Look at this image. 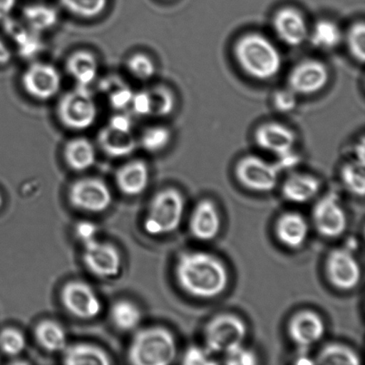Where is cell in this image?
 Instances as JSON below:
<instances>
[{
  "label": "cell",
  "instance_id": "6da1fadb",
  "mask_svg": "<svg viewBox=\"0 0 365 365\" xmlns=\"http://www.w3.org/2000/svg\"><path fill=\"white\" fill-rule=\"evenodd\" d=\"M175 277L185 293L198 299H213L225 291L228 272L217 257L202 252L182 253L175 267Z\"/></svg>",
  "mask_w": 365,
  "mask_h": 365
},
{
  "label": "cell",
  "instance_id": "7a4b0ae2",
  "mask_svg": "<svg viewBox=\"0 0 365 365\" xmlns=\"http://www.w3.org/2000/svg\"><path fill=\"white\" fill-rule=\"evenodd\" d=\"M232 53L243 73L254 80L269 81L282 69V56L277 46L259 32L241 36L235 41Z\"/></svg>",
  "mask_w": 365,
  "mask_h": 365
},
{
  "label": "cell",
  "instance_id": "3957f363",
  "mask_svg": "<svg viewBox=\"0 0 365 365\" xmlns=\"http://www.w3.org/2000/svg\"><path fill=\"white\" fill-rule=\"evenodd\" d=\"M178 352L173 332L162 327L142 329L132 339L128 351V362L135 365L173 364Z\"/></svg>",
  "mask_w": 365,
  "mask_h": 365
},
{
  "label": "cell",
  "instance_id": "277c9868",
  "mask_svg": "<svg viewBox=\"0 0 365 365\" xmlns=\"http://www.w3.org/2000/svg\"><path fill=\"white\" fill-rule=\"evenodd\" d=\"M185 211V200L175 188L163 189L153 197L144 220L146 234L163 236L177 230Z\"/></svg>",
  "mask_w": 365,
  "mask_h": 365
},
{
  "label": "cell",
  "instance_id": "5b68a950",
  "mask_svg": "<svg viewBox=\"0 0 365 365\" xmlns=\"http://www.w3.org/2000/svg\"><path fill=\"white\" fill-rule=\"evenodd\" d=\"M56 117L67 130L84 131L98 119V106L88 87H77L64 93L57 102Z\"/></svg>",
  "mask_w": 365,
  "mask_h": 365
},
{
  "label": "cell",
  "instance_id": "8992f818",
  "mask_svg": "<svg viewBox=\"0 0 365 365\" xmlns=\"http://www.w3.org/2000/svg\"><path fill=\"white\" fill-rule=\"evenodd\" d=\"M247 328L242 319L235 314H222L215 317L204 329L205 349L212 354H227L242 345Z\"/></svg>",
  "mask_w": 365,
  "mask_h": 365
},
{
  "label": "cell",
  "instance_id": "52a82bcc",
  "mask_svg": "<svg viewBox=\"0 0 365 365\" xmlns=\"http://www.w3.org/2000/svg\"><path fill=\"white\" fill-rule=\"evenodd\" d=\"M280 163H270L254 155L243 156L235 168L238 182L254 192H270L277 186L281 171Z\"/></svg>",
  "mask_w": 365,
  "mask_h": 365
},
{
  "label": "cell",
  "instance_id": "ba28073f",
  "mask_svg": "<svg viewBox=\"0 0 365 365\" xmlns=\"http://www.w3.org/2000/svg\"><path fill=\"white\" fill-rule=\"evenodd\" d=\"M21 84L30 98L46 102L58 94L62 86V77L53 64L34 62L24 71Z\"/></svg>",
  "mask_w": 365,
  "mask_h": 365
},
{
  "label": "cell",
  "instance_id": "9c48e42d",
  "mask_svg": "<svg viewBox=\"0 0 365 365\" xmlns=\"http://www.w3.org/2000/svg\"><path fill=\"white\" fill-rule=\"evenodd\" d=\"M75 209L89 213H101L109 209L113 195L109 186L98 178H84L71 185L68 195Z\"/></svg>",
  "mask_w": 365,
  "mask_h": 365
},
{
  "label": "cell",
  "instance_id": "30bf717a",
  "mask_svg": "<svg viewBox=\"0 0 365 365\" xmlns=\"http://www.w3.org/2000/svg\"><path fill=\"white\" fill-rule=\"evenodd\" d=\"M330 81V71L324 62L305 59L289 71L287 87L299 96H312L323 91Z\"/></svg>",
  "mask_w": 365,
  "mask_h": 365
},
{
  "label": "cell",
  "instance_id": "8fae6325",
  "mask_svg": "<svg viewBox=\"0 0 365 365\" xmlns=\"http://www.w3.org/2000/svg\"><path fill=\"white\" fill-rule=\"evenodd\" d=\"M64 309L81 320H92L102 311V302L87 282L71 281L63 286L60 295Z\"/></svg>",
  "mask_w": 365,
  "mask_h": 365
},
{
  "label": "cell",
  "instance_id": "7c38bea8",
  "mask_svg": "<svg viewBox=\"0 0 365 365\" xmlns=\"http://www.w3.org/2000/svg\"><path fill=\"white\" fill-rule=\"evenodd\" d=\"M83 262L91 274L99 278H113L120 274L123 259L112 243L96 239L83 246Z\"/></svg>",
  "mask_w": 365,
  "mask_h": 365
},
{
  "label": "cell",
  "instance_id": "4fadbf2b",
  "mask_svg": "<svg viewBox=\"0 0 365 365\" xmlns=\"http://www.w3.org/2000/svg\"><path fill=\"white\" fill-rule=\"evenodd\" d=\"M312 218L314 227L325 238L339 237L348 225L345 211L334 193H328L314 205Z\"/></svg>",
  "mask_w": 365,
  "mask_h": 365
},
{
  "label": "cell",
  "instance_id": "5bb4252c",
  "mask_svg": "<svg viewBox=\"0 0 365 365\" xmlns=\"http://www.w3.org/2000/svg\"><path fill=\"white\" fill-rule=\"evenodd\" d=\"M328 280L335 288L350 291L359 284L361 268L351 250L335 249L329 254L325 263Z\"/></svg>",
  "mask_w": 365,
  "mask_h": 365
},
{
  "label": "cell",
  "instance_id": "9a60e30c",
  "mask_svg": "<svg viewBox=\"0 0 365 365\" xmlns=\"http://www.w3.org/2000/svg\"><path fill=\"white\" fill-rule=\"evenodd\" d=\"M254 141L263 151L282 157L293 152L298 137L295 131L286 125L277 121H267L256 128Z\"/></svg>",
  "mask_w": 365,
  "mask_h": 365
},
{
  "label": "cell",
  "instance_id": "2e32d148",
  "mask_svg": "<svg viewBox=\"0 0 365 365\" xmlns=\"http://www.w3.org/2000/svg\"><path fill=\"white\" fill-rule=\"evenodd\" d=\"M275 35L284 44L292 48L303 45L309 39V28L305 16L292 6L282 7L272 19Z\"/></svg>",
  "mask_w": 365,
  "mask_h": 365
},
{
  "label": "cell",
  "instance_id": "e0dca14e",
  "mask_svg": "<svg viewBox=\"0 0 365 365\" xmlns=\"http://www.w3.org/2000/svg\"><path fill=\"white\" fill-rule=\"evenodd\" d=\"M325 327L319 314L314 311L303 310L291 318L288 334L292 341L300 348H309L323 339Z\"/></svg>",
  "mask_w": 365,
  "mask_h": 365
},
{
  "label": "cell",
  "instance_id": "ac0fdd59",
  "mask_svg": "<svg viewBox=\"0 0 365 365\" xmlns=\"http://www.w3.org/2000/svg\"><path fill=\"white\" fill-rule=\"evenodd\" d=\"M221 220L217 207L210 200H202L192 210L189 230L199 241H211L220 231Z\"/></svg>",
  "mask_w": 365,
  "mask_h": 365
},
{
  "label": "cell",
  "instance_id": "d6986e66",
  "mask_svg": "<svg viewBox=\"0 0 365 365\" xmlns=\"http://www.w3.org/2000/svg\"><path fill=\"white\" fill-rule=\"evenodd\" d=\"M150 170L142 160H133L118 169L115 182L120 192L127 196H138L148 188Z\"/></svg>",
  "mask_w": 365,
  "mask_h": 365
},
{
  "label": "cell",
  "instance_id": "ffe728a7",
  "mask_svg": "<svg viewBox=\"0 0 365 365\" xmlns=\"http://www.w3.org/2000/svg\"><path fill=\"white\" fill-rule=\"evenodd\" d=\"M98 144L110 158L120 159L131 155L137 150L138 141L132 131L115 130L107 125L98 132Z\"/></svg>",
  "mask_w": 365,
  "mask_h": 365
},
{
  "label": "cell",
  "instance_id": "44dd1931",
  "mask_svg": "<svg viewBox=\"0 0 365 365\" xmlns=\"http://www.w3.org/2000/svg\"><path fill=\"white\" fill-rule=\"evenodd\" d=\"M309 228L305 217L297 212L282 214L275 225V235L288 248L298 249L307 241Z\"/></svg>",
  "mask_w": 365,
  "mask_h": 365
},
{
  "label": "cell",
  "instance_id": "7402d4cb",
  "mask_svg": "<svg viewBox=\"0 0 365 365\" xmlns=\"http://www.w3.org/2000/svg\"><path fill=\"white\" fill-rule=\"evenodd\" d=\"M66 68L68 74L78 86L89 87L98 78L99 64L94 53L89 50H76L67 57Z\"/></svg>",
  "mask_w": 365,
  "mask_h": 365
},
{
  "label": "cell",
  "instance_id": "603a6c76",
  "mask_svg": "<svg viewBox=\"0 0 365 365\" xmlns=\"http://www.w3.org/2000/svg\"><path fill=\"white\" fill-rule=\"evenodd\" d=\"M321 189L319 178L307 173H292L282 186V196L293 203H305L314 198Z\"/></svg>",
  "mask_w": 365,
  "mask_h": 365
},
{
  "label": "cell",
  "instance_id": "cb8c5ba5",
  "mask_svg": "<svg viewBox=\"0 0 365 365\" xmlns=\"http://www.w3.org/2000/svg\"><path fill=\"white\" fill-rule=\"evenodd\" d=\"M63 153L66 165L77 173L91 169L96 160L95 146L86 138L70 139L64 145Z\"/></svg>",
  "mask_w": 365,
  "mask_h": 365
},
{
  "label": "cell",
  "instance_id": "d4e9b609",
  "mask_svg": "<svg viewBox=\"0 0 365 365\" xmlns=\"http://www.w3.org/2000/svg\"><path fill=\"white\" fill-rule=\"evenodd\" d=\"M3 21L6 34L13 39L21 57L31 59L42 51L43 43L37 32L30 30L26 25L9 19V17Z\"/></svg>",
  "mask_w": 365,
  "mask_h": 365
},
{
  "label": "cell",
  "instance_id": "484cf974",
  "mask_svg": "<svg viewBox=\"0 0 365 365\" xmlns=\"http://www.w3.org/2000/svg\"><path fill=\"white\" fill-rule=\"evenodd\" d=\"M63 363L69 365H108L112 360L99 346L89 343H76L63 350Z\"/></svg>",
  "mask_w": 365,
  "mask_h": 365
},
{
  "label": "cell",
  "instance_id": "4316f807",
  "mask_svg": "<svg viewBox=\"0 0 365 365\" xmlns=\"http://www.w3.org/2000/svg\"><path fill=\"white\" fill-rule=\"evenodd\" d=\"M23 19L30 30L41 34L55 27L59 16L55 7L46 4H31L24 6Z\"/></svg>",
  "mask_w": 365,
  "mask_h": 365
},
{
  "label": "cell",
  "instance_id": "83f0119b",
  "mask_svg": "<svg viewBox=\"0 0 365 365\" xmlns=\"http://www.w3.org/2000/svg\"><path fill=\"white\" fill-rule=\"evenodd\" d=\"M341 29L335 21L321 19L309 31V39L314 48L330 51L337 48L343 41Z\"/></svg>",
  "mask_w": 365,
  "mask_h": 365
},
{
  "label": "cell",
  "instance_id": "f1b7e54d",
  "mask_svg": "<svg viewBox=\"0 0 365 365\" xmlns=\"http://www.w3.org/2000/svg\"><path fill=\"white\" fill-rule=\"evenodd\" d=\"M36 341L48 352L63 351L67 346V336L62 325L55 321L41 322L35 328Z\"/></svg>",
  "mask_w": 365,
  "mask_h": 365
},
{
  "label": "cell",
  "instance_id": "f546056e",
  "mask_svg": "<svg viewBox=\"0 0 365 365\" xmlns=\"http://www.w3.org/2000/svg\"><path fill=\"white\" fill-rule=\"evenodd\" d=\"M99 89L106 96L113 109L121 112L130 106L134 92L120 77L109 76L103 78L100 81Z\"/></svg>",
  "mask_w": 365,
  "mask_h": 365
},
{
  "label": "cell",
  "instance_id": "4dcf8cb0",
  "mask_svg": "<svg viewBox=\"0 0 365 365\" xmlns=\"http://www.w3.org/2000/svg\"><path fill=\"white\" fill-rule=\"evenodd\" d=\"M110 319L118 330L132 331L140 325L142 312L140 309L130 300H118L110 307Z\"/></svg>",
  "mask_w": 365,
  "mask_h": 365
},
{
  "label": "cell",
  "instance_id": "1f68e13d",
  "mask_svg": "<svg viewBox=\"0 0 365 365\" xmlns=\"http://www.w3.org/2000/svg\"><path fill=\"white\" fill-rule=\"evenodd\" d=\"M316 363L324 365H357L360 364V359L349 346L331 343L322 349Z\"/></svg>",
  "mask_w": 365,
  "mask_h": 365
},
{
  "label": "cell",
  "instance_id": "d6a6232c",
  "mask_svg": "<svg viewBox=\"0 0 365 365\" xmlns=\"http://www.w3.org/2000/svg\"><path fill=\"white\" fill-rule=\"evenodd\" d=\"M151 98V117L170 116L176 108V96L165 85H156L148 89Z\"/></svg>",
  "mask_w": 365,
  "mask_h": 365
},
{
  "label": "cell",
  "instance_id": "836d02e7",
  "mask_svg": "<svg viewBox=\"0 0 365 365\" xmlns=\"http://www.w3.org/2000/svg\"><path fill=\"white\" fill-rule=\"evenodd\" d=\"M173 134L169 128L162 125H155L146 128L139 138L140 145L146 152L157 153L165 150L170 145Z\"/></svg>",
  "mask_w": 365,
  "mask_h": 365
},
{
  "label": "cell",
  "instance_id": "e575fe53",
  "mask_svg": "<svg viewBox=\"0 0 365 365\" xmlns=\"http://www.w3.org/2000/svg\"><path fill=\"white\" fill-rule=\"evenodd\" d=\"M60 3L74 16L93 19L105 12L108 0H60Z\"/></svg>",
  "mask_w": 365,
  "mask_h": 365
},
{
  "label": "cell",
  "instance_id": "d590c367",
  "mask_svg": "<svg viewBox=\"0 0 365 365\" xmlns=\"http://www.w3.org/2000/svg\"><path fill=\"white\" fill-rule=\"evenodd\" d=\"M341 180L353 195L364 196L365 191L364 163L354 160L342 167Z\"/></svg>",
  "mask_w": 365,
  "mask_h": 365
},
{
  "label": "cell",
  "instance_id": "8d00e7d4",
  "mask_svg": "<svg viewBox=\"0 0 365 365\" xmlns=\"http://www.w3.org/2000/svg\"><path fill=\"white\" fill-rule=\"evenodd\" d=\"M346 48L357 63L363 64L365 60V24L364 21H356L349 28L343 37Z\"/></svg>",
  "mask_w": 365,
  "mask_h": 365
},
{
  "label": "cell",
  "instance_id": "74e56055",
  "mask_svg": "<svg viewBox=\"0 0 365 365\" xmlns=\"http://www.w3.org/2000/svg\"><path fill=\"white\" fill-rule=\"evenodd\" d=\"M126 66L128 73L141 81L151 80L156 73L155 61L152 57L142 52L135 53L128 57Z\"/></svg>",
  "mask_w": 365,
  "mask_h": 365
},
{
  "label": "cell",
  "instance_id": "f35d334b",
  "mask_svg": "<svg viewBox=\"0 0 365 365\" xmlns=\"http://www.w3.org/2000/svg\"><path fill=\"white\" fill-rule=\"evenodd\" d=\"M26 338L16 328H6L0 331V351L9 356H17L26 348Z\"/></svg>",
  "mask_w": 365,
  "mask_h": 365
},
{
  "label": "cell",
  "instance_id": "ab89813d",
  "mask_svg": "<svg viewBox=\"0 0 365 365\" xmlns=\"http://www.w3.org/2000/svg\"><path fill=\"white\" fill-rule=\"evenodd\" d=\"M299 96L293 92L291 88L278 89L272 96V103L274 109L282 113H289L293 112L298 106Z\"/></svg>",
  "mask_w": 365,
  "mask_h": 365
},
{
  "label": "cell",
  "instance_id": "60d3db41",
  "mask_svg": "<svg viewBox=\"0 0 365 365\" xmlns=\"http://www.w3.org/2000/svg\"><path fill=\"white\" fill-rule=\"evenodd\" d=\"M225 363L230 365H253L257 363V356L252 350L237 346L225 354Z\"/></svg>",
  "mask_w": 365,
  "mask_h": 365
},
{
  "label": "cell",
  "instance_id": "b9f144b4",
  "mask_svg": "<svg viewBox=\"0 0 365 365\" xmlns=\"http://www.w3.org/2000/svg\"><path fill=\"white\" fill-rule=\"evenodd\" d=\"M211 354L206 349L192 346L186 350L182 364L186 365H210L217 364L216 361L211 359Z\"/></svg>",
  "mask_w": 365,
  "mask_h": 365
},
{
  "label": "cell",
  "instance_id": "7bdbcfd3",
  "mask_svg": "<svg viewBox=\"0 0 365 365\" xmlns=\"http://www.w3.org/2000/svg\"><path fill=\"white\" fill-rule=\"evenodd\" d=\"M130 108L138 116H151V98L148 89L134 93Z\"/></svg>",
  "mask_w": 365,
  "mask_h": 365
},
{
  "label": "cell",
  "instance_id": "ee69618b",
  "mask_svg": "<svg viewBox=\"0 0 365 365\" xmlns=\"http://www.w3.org/2000/svg\"><path fill=\"white\" fill-rule=\"evenodd\" d=\"M77 238L80 240L82 246L98 239V228L92 222L81 221L76 227Z\"/></svg>",
  "mask_w": 365,
  "mask_h": 365
},
{
  "label": "cell",
  "instance_id": "f6af8a7d",
  "mask_svg": "<svg viewBox=\"0 0 365 365\" xmlns=\"http://www.w3.org/2000/svg\"><path fill=\"white\" fill-rule=\"evenodd\" d=\"M107 125L115 128V130L132 131L133 123H132L130 115L120 112L116 114H113V115L110 118L109 123Z\"/></svg>",
  "mask_w": 365,
  "mask_h": 365
},
{
  "label": "cell",
  "instance_id": "bcb514c9",
  "mask_svg": "<svg viewBox=\"0 0 365 365\" xmlns=\"http://www.w3.org/2000/svg\"><path fill=\"white\" fill-rule=\"evenodd\" d=\"M17 0H0V21H5L12 14Z\"/></svg>",
  "mask_w": 365,
  "mask_h": 365
},
{
  "label": "cell",
  "instance_id": "7dc6e473",
  "mask_svg": "<svg viewBox=\"0 0 365 365\" xmlns=\"http://www.w3.org/2000/svg\"><path fill=\"white\" fill-rule=\"evenodd\" d=\"M12 60V52L3 39L0 38V66H6Z\"/></svg>",
  "mask_w": 365,
  "mask_h": 365
},
{
  "label": "cell",
  "instance_id": "c3c4849f",
  "mask_svg": "<svg viewBox=\"0 0 365 365\" xmlns=\"http://www.w3.org/2000/svg\"><path fill=\"white\" fill-rule=\"evenodd\" d=\"M356 153V160H359L360 163H364V138L362 139V142L359 144V145H356V148L355 149Z\"/></svg>",
  "mask_w": 365,
  "mask_h": 365
},
{
  "label": "cell",
  "instance_id": "681fc988",
  "mask_svg": "<svg viewBox=\"0 0 365 365\" xmlns=\"http://www.w3.org/2000/svg\"><path fill=\"white\" fill-rule=\"evenodd\" d=\"M3 205V197L1 193H0V207H1Z\"/></svg>",
  "mask_w": 365,
  "mask_h": 365
}]
</instances>
